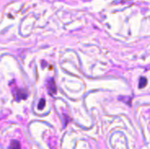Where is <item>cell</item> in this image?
Masks as SVG:
<instances>
[{
	"label": "cell",
	"instance_id": "4",
	"mask_svg": "<svg viewBox=\"0 0 150 149\" xmlns=\"http://www.w3.org/2000/svg\"><path fill=\"white\" fill-rule=\"evenodd\" d=\"M11 149H21L19 142H18V141H12L11 142Z\"/></svg>",
	"mask_w": 150,
	"mask_h": 149
},
{
	"label": "cell",
	"instance_id": "3",
	"mask_svg": "<svg viewBox=\"0 0 150 149\" xmlns=\"http://www.w3.org/2000/svg\"><path fill=\"white\" fill-rule=\"evenodd\" d=\"M148 83V80L146 77H141L140 79V82H139V87L142 89V88H144Z\"/></svg>",
	"mask_w": 150,
	"mask_h": 149
},
{
	"label": "cell",
	"instance_id": "5",
	"mask_svg": "<svg viewBox=\"0 0 150 149\" xmlns=\"http://www.w3.org/2000/svg\"><path fill=\"white\" fill-rule=\"evenodd\" d=\"M45 105H46V101H45V99H44V98L40 99V103H39V105H38V108H39L40 110H41V109H43V108L45 107Z\"/></svg>",
	"mask_w": 150,
	"mask_h": 149
},
{
	"label": "cell",
	"instance_id": "2",
	"mask_svg": "<svg viewBox=\"0 0 150 149\" xmlns=\"http://www.w3.org/2000/svg\"><path fill=\"white\" fill-rule=\"evenodd\" d=\"M48 90H49V92L52 94V95H54V94H55L56 93V86H55V84H54V81L53 80V79H51L50 81H49V83H48Z\"/></svg>",
	"mask_w": 150,
	"mask_h": 149
},
{
	"label": "cell",
	"instance_id": "1",
	"mask_svg": "<svg viewBox=\"0 0 150 149\" xmlns=\"http://www.w3.org/2000/svg\"><path fill=\"white\" fill-rule=\"evenodd\" d=\"M16 94H17V100L25 99L27 97V93L24 90H18Z\"/></svg>",
	"mask_w": 150,
	"mask_h": 149
}]
</instances>
